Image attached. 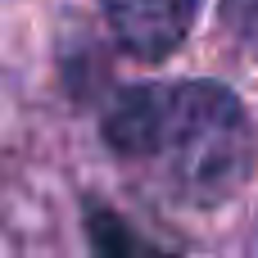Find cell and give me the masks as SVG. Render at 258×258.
<instances>
[{
	"mask_svg": "<svg viewBox=\"0 0 258 258\" xmlns=\"http://www.w3.org/2000/svg\"><path fill=\"white\" fill-rule=\"evenodd\" d=\"M104 141L163 172L190 204H222L254 172V127L245 104L218 82L132 86L104 113Z\"/></svg>",
	"mask_w": 258,
	"mask_h": 258,
	"instance_id": "1",
	"label": "cell"
},
{
	"mask_svg": "<svg viewBox=\"0 0 258 258\" xmlns=\"http://www.w3.org/2000/svg\"><path fill=\"white\" fill-rule=\"evenodd\" d=\"M204 0H100L104 23L113 27V36L136 54V59H163L172 54L195 18H200Z\"/></svg>",
	"mask_w": 258,
	"mask_h": 258,
	"instance_id": "2",
	"label": "cell"
},
{
	"mask_svg": "<svg viewBox=\"0 0 258 258\" xmlns=\"http://www.w3.org/2000/svg\"><path fill=\"white\" fill-rule=\"evenodd\" d=\"M86 240H91V258H172L141 231H132L104 204H86Z\"/></svg>",
	"mask_w": 258,
	"mask_h": 258,
	"instance_id": "3",
	"label": "cell"
},
{
	"mask_svg": "<svg viewBox=\"0 0 258 258\" xmlns=\"http://www.w3.org/2000/svg\"><path fill=\"white\" fill-rule=\"evenodd\" d=\"M222 23L240 45L258 50V0H222Z\"/></svg>",
	"mask_w": 258,
	"mask_h": 258,
	"instance_id": "4",
	"label": "cell"
}]
</instances>
